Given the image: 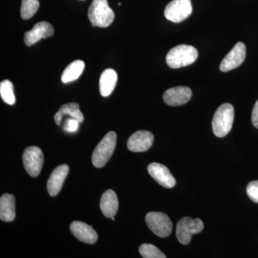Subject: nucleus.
<instances>
[{
    "instance_id": "3",
    "label": "nucleus",
    "mask_w": 258,
    "mask_h": 258,
    "mask_svg": "<svg viewBox=\"0 0 258 258\" xmlns=\"http://www.w3.org/2000/svg\"><path fill=\"white\" fill-rule=\"evenodd\" d=\"M93 27L107 28L115 18L114 12L110 8L107 0H93L88 13Z\"/></svg>"
},
{
    "instance_id": "23",
    "label": "nucleus",
    "mask_w": 258,
    "mask_h": 258,
    "mask_svg": "<svg viewBox=\"0 0 258 258\" xmlns=\"http://www.w3.org/2000/svg\"><path fill=\"white\" fill-rule=\"evenodd\" d=\"M139 250V253L144 258H166L165 254L152 244H142Z\"/></svg>"
},
{
    "instance_id": "7",
    "label": "nucleus",
    "mask_w": 258,
    "mask_h": 258,
    "mask_svg": "<svg viewBox=\"0 0 258 258\" xmlns=\"http://www.w3.org/2000/svg\"><path fill=\"white\" fill-rule=\"evenodd\" d=\"M192 13L191 0H173L164 10V16L169 21L179 23L184 21Z\"/></svg>"
},
{
    "instance_id": "16",
    "label": "nucleus",
    "mask_w": 258,
    "mask_h": 258,
    "mask_svg": "<svg viewBox=\"0 0 258 258\" xmlns=\"http://www.w3.org/2000/svg\"><path fill=\"white\" fill-rule=\"evenodd\" d=\"M100 208L102 213L108 218L115 216L118 209V200L116 194L111 189L107 190L102 195Z\"/></svg>"
},
{
    "instance_id": "18",
    "label": "nucleus",
    "mask_w": 258,
    "mask_h": 258,
    "mask_svg": "<svg viewBox=\"0 0 258 258\" xmlns=\"http://www.w3.org/2000/svg\"><path fill=\"white\" fill-rule=\"evenodd\" d=\"M16 217L14 195L5 194L0 198V219L4 222H12Z\"/></svg>"
},
{
    "instance_id": "9",
    "label": "nucleus",
    "mask_w": 258,
    "mask_h": 258,
    "mask_svg": "<svg viewBox=\"0 0 258 258\" xmlns=\"http://www.w3.org/2000/svg\"><path fill=\"white\" fill-rule=\"evenodd\" d=\"M245 57V45L242 42H237L222 60L220 64V71L222 72H228L232 70L237 69L244 62Z\"/></svg>"
},
{
    "instance_id": "11",
    "label": "nucleus",
    "mask_w": 258,
    "mask_h": 258,
    "mask_svg": "<svg viewBox=\"0 0 258 258\" xmlns=\"http://www.w3.org/2000/svg\"><path fill=\"white\" fill-rule=\"evenodd\" d=\"M154 139V135L152 132L139 131L129 137L127 147L131 152H146L152 147Z\"/></svg>"
},
{
    "instance_id": "21",
    "label": "nucleus",
    "mask_w": 258,
    "mask_h": 258,
    "mask_svg": "<svg viewBox=\"0 0 258 258\" xmlns=\"http://www.w3.org/2000/svg\"><path fill=\"white\" fill-rule=\"evenodd\" d=\"M0 96L5 103L11 106L15 104L14 86L9 80H5L0 83Z\"/></svg>"
},
{
    "instance_id": "10",
    "label": "nucleus",
    "mask_w": 258,
    "mask_h": 258,
    "mask_svg": "<svg viewBox=\"0 0 258 258\" xmlns=\"http://www.w3.org/2000/svg\"><path fill=\"white\" fill-rule=\"evenodd\" d=\"M191 96L192 92L189 87L177 86L166 90L163 95V99L168 106H182L189 102Z\"/></svg>"
},
{
    "instance_id": "5",
    "label": "nucleus",
    "mask_w": 258,
    "mask_h": 258,
    "mask_svg": "<svg viewBox=\"0 0 258 258\" xmlns=\"http://www.w3.org/2000/svg\"><path fill=\"white\" fill-rule=\"evenodd\" d=\"M204 229V224L200 219L184 217L180 220L176 226V235L180 243L188 244L191 236L200 233Z\"/></svg>"
},
{
    "instance_id": "8",
    "label": "nucleus",
    "mask_w": 258,
    "mask_h": 258,
    "mask_svg": "<svg viewBox=\"0 0 258 258\" xmlns=\"http://www.w3.org/2000/svg\"><path fill=\"white\" fill-rule=\"evenodd\" d=\"M23 161L25 169L29 175L36 177L41 172L44 162V155L41 149L37 147H30L23 153Z\"/></svg>"
},
{
    "instance_id": "2",
    "label": "nucleus",
    "mask_w": 258,
    "mask_h": 258,
    "mask_svg": "<svg viewBox=\"0 0 258 258\" xmlns=\"http://www.w3.org/2000/svg\"><path fill=\"white\" fill-rule=\"evenodd\" d=\"M235 112L230 103H224L219 107L212 119V131L217 137H225L230 133L233 125Z\"/></svg>"
},
{
    "instance_id": "4",
    "label": "nucleus",
    "mask_w": 258,
    "mask_h": 258,
    "mask_svg": "<svg viewBox=\"0 0 258 258\" xmlns=\"http://www.w3.org/2000/svg\"><path fill=\"white\" fill-rule=\"evenodd\" d=\"M116 142L117 135L115 132H108L103 137L93 153V166L97 168H101L106 165L114 152Z\"/></svg>"
},
{
    "instance_id": "15",
    "label": "nucleus",
    "mask_w": 258,
    "mask_h": 258,
    "mask_svg": "<svg viewBox=\"0 0 258 258\" xmlns=\"http://www.w3.org/2000/svg\"><path fill=\"white\" fill-rule=\"evenodd\" d=\"M71 231L73 235L81 242L87 244H93L98 240V235L93 230L92 226L83 222L75 221L71 225Z\"/></svg>"
},
{
    "instance_id": "20",
    "label": "nucleus",
    "mask_w": 258,
    "mask_h": 258,
    "mask_svg": "<svg viewBox=\"0 0 258 258\" xmlns=\"http://www.w3.org/2000/svg\"><path fill=\"white\" fill-rule=\"evenodd\" d=\"M85 69V62L83 60H75L69 64L64 70L61 76V80L63 83L73 82L79 79L83 74Z\"/></svg>"
},
{
    "instance_id": "12",
    "label": "nucleus",
    "mask_w": 258,
    "mask_h": 258,
    "mask_svg": "<svg viewBox=\"0 0 258 258\" xmlns=\"http://www.w3.org/2000/svg\"><path fill=\"white\" fill-rule=\"evenodd\" d=\"M148 171L153 179L161 186L166 188H172L175 186V178L166 166L159 163H152L148 166Z\"/></svg>"
},
{
    "instance_id": "17",
    "label": "nucleus",
    "mask_w": 258,
    "mask_h": 258,
    "mask_svg": "<svg viewBox=\"0 0 258 258\" xmlns=\"http://www.w3.org/2000/svg\"><path fill=\"white\" fill-rule=\"evenodd\" d=\"M118 75L113 69H106L102 73L99 81L100 93L102 96L108 97L111 94L116 86Z\"/></svg>"
},
{
    "instance_id": "13",
    "label": "nucleus",
    "mask_w": 258,
    "mask_h": 258,
    "mask_svg": "<svg viewBox=\"0 0 258 258\" xmlns=\"http://www.w3.org/2000/svg\"><path fill=\"white\" fill-rule=\"evenodd\" d=\"M54 34V28L47 22H40L35 24L32 30L25 32V40L27 46H32L41 39L52 37Z\"/></svg>"
},
{
    "instance_id": "25",
    "label": "nucleus",
    "mask_w": 258,
    "mask_h": 258,
    "mask_svg": "<svg viewBox=\"0 0 258 258\" xmlns=\"http://www.w3.org/2000/svg\"><path fill=\"white\" fill-rule=\"evenodd\" d=\"M80 122L76 118H68L67 119L64 120L63 125V129L66 132L69 133H74V132H77L79 129Z\"/></svg>"
},
{
    "instance_id": "6",
    "label": "nucleus",
    "mask_w": 258,
    "mask_h": 258,
    "mask_svg": "<svg viewBox=\"0 0 258 258\" xmlns=\"http://www.w3.org/2000/svg\"><path fill=\"white\" fill-rule=\"evenodd\" d=\"M146 222L151 231L158 237H168L172 231V222L169 217L162 212H149L146 215Z\"/></svg>"
},
{
    "instance_id": "19",
    "label": "nucleus",
    "mask_w": 258,
    "mask_h": 258,
    "mask_svg": "<svg viewBox=\"0 0 258 258\" xmlns=\"http://www.w3.org/2000/svg\"><path fill=\"white\" fill-rule=\"evenodd\" d=\"M68 115L72 118H76L79 120L80 123H82L84 120V116L83 113L80 111V106L78 103H69L67 104L62 105L60 107L58 111L54 115V120L57 125H60L61 121H62V118L64 115Z\"/></svg>"
},
{
    "instance_id": "1",
    "label": "nucleus",
    "mask_w": 258,
    "mask_h": 258,
    "mask_svg": "<svg viewBox=\"0 0 258 258\" xmlns=\"http://www.w3.org/2000/svg\"><path fill=\"white\" fill-rule=\"evenodd\" d=\"M198 57L197 49L191 45H179L173 47L166 57V63L171 69H176L189 66Z\"/></svg>"
},
{
    "instance_id": "24",
    "label": "nucleus",
    "mask_w": 258,
    "mask_h": 258,
    "mask_svg": "<svg viewBox=\"0 0 258 258\" xmlns=\"http://www.w3.org/2000/svg\"><path fill=\"white\" fill-rule=\"evenodd\" d=\"M247 195L253 203H258V180L249 183L247 186Z\"/></svg>"
},
{
    "instance_id": "26",
    "label": "nucleus",
    "mask_w": 258,
    "mask_h": 258,
    "mask_svg": "<svg viewBox=\"0 0 258 258\" xmlns=\"http://www.w3.org/2000/svg\"><path fill=\"white\" fill-rule=\"evenodd\" d=\"M251 120H252V125L256 128H258V100L254 103L253 109L252 112V117H251Z\"/></svg>"
},
{
    "instance_id": "14",
    "label": "nucleus",
    "mask_w": 258,
    "mask_h": 258,
    "mask_svg": "<svg viewBox=\"0 0 258 258\" xmlns=\"http://www.w3.org/2000/svg\"><path fill=\"white\" fill-rule=\"evenodd\" d=\"M69 172V167L66 164L57 166L52 171L47 184V191L51 197H55L60 192Z\"/></svg>"
},
{
    "instance_id": "22",
    "label": "nucleus",
    "mask_w": 258,
    "mask_h": 258,
    "mask_svg": "<svg viewBox=\"0 0 258 258\" xmlns=\"http://www.w3.org/2000/svg\"><path fill=\"white\" fill-rule=\"evenodd\" d=\"M40 8L38 0H23L21 5V17L23 20H28L35 15Z\"/></svg>"
}]
</instances>
